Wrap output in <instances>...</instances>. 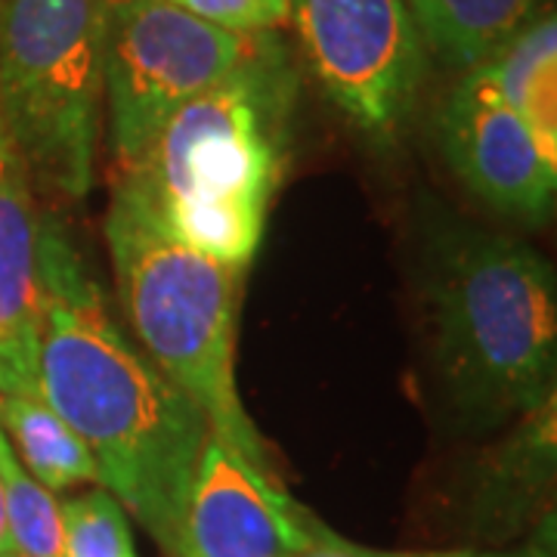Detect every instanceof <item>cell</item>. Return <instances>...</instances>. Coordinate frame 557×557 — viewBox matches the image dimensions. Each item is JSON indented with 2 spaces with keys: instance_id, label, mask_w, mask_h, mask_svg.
Masks as SVG:
<instances>
[{
  "instance_id": "cell-1",
  "label": "cell",
  "mask_w": 557,
  "mask_h": 557,
  "mask_svg": "<svg viewBox=\"0 0 557 557\" xmlns=\"http://www.w3.org/2000/svg\"><path fill=\"white\" fill-rule=\"evenodd\" d=\"M40 399L94 456L100 486L180 557L186 502L211 424L112 319L60 223L40 218Z\"/></svg>"
},
{
  "instance_id": "cell-2",
  "label": "cell",
  "mask_w": 557,
  "mask_h": 557,
  "mask_svg": "<svg viewBox=\"0 0 557 557\" xmlns=\"http://www.w3.org/2000/svg\"><path fill=\"white\" fill-rule=\"evenodd\" d=\"M298 65L276 32L186 102L121 186L171 239L248 270L292 161Z\"/></svg>"
},
{
  "instance_id": "cell-3",
  "label": "cell",
  "mask_w": 557,
  "mask_h": 557,
  "mask_svg": "<svg viewBox=\"0 0 557 557\" xmlns=\"http://www.w3.org/2000/svg\"><path fill=\"white\" fill-rule=\"evenodd\" d=\"M106 242L139 350L199 406L214 437L276 474L236 384L245 270L171 239L121 183L106 214Z\"/></svg>"
},
{
  "instance_id": "cell-4",
  "label": "cell",
  "mask_w": 557,
  "mask_h": 557,
  "mask_svg": "<svg viewBox=\"0 0 557 557\" xmlns=\"http://www.w3.org/2000/svg\"><path fill=\"white\" fill-rule=\"evenodd\" d=\"M431 304L440 369L471 412L523 418L555 399L557 285L539 251L486 233L453 242Z\"/></svg>"
},
{
  "instance_id": "cell-5",
  "label": "cell",
  "mask_w": 557,
  "mask_h": 557,
  "mask_svg": "<svg viewBox=\"0 0 557 557\" xmlns=\"http://www.w3.org/2000/svg\"><path fill=\"white\" fill-rule=\"evenodd\" d=\"M102 0H0V124L38 196L94 189Z\"/></svg>"
},
{
  "instance_id": "cell-6",
  "label": "cell",
  "mask_w": 557,
  "mask_h": 557,
  "mask_svg": "<svg viewBox=\"0 0 557 557\" xmlns=\"http://www.w3.org/2000/svg\"><path fill=\"white\" fill-rule=\"evenodd\" d=\"M255 38L208 25L171 0H102V100L119 174L137 171L161 127L233 72Z\"/></svg>"
},
{
  "instance_id": "cell-7",
  "label": "cell",
  "mask_w": 557,
  "mask_h": 557,
  "mask_svg": "<svg viewBox=\"0 0 557 557\" xmlns=\"http://www.w3.org/2000/svg\"><path fill=\"white\" fill-rule=\"evenodd\" d=\"M300 53L347 121L391 143L424 78V47L406 0H288Z\"/></svg>"
},
{
  "instance_id": "cell-8",
  "label": "cell",
  "mask_w": 557,
  "mask_h": 557,
  "mask_svg": "<svg viewBox=\"0 0 557 557\" xmlns=\"http://www.w3.org/2000/svg\"><path fill=\"white\" fill-rule=\"evenodd\" d=\"M325 523L267 474L208 437L186 502L180 557H288L313 545Z\"/></svg>"
},
{
  "instance_id": "cell-9",
  "label": "cell",
  "mask_w": 557,
  "mask_h": 557,
  "mask_svg": "<svg viewBox=\"0 0 557 557\" xmlns=\"http://www.w3.org/2000/svg\"><path fill=\"white\" fill-rule=\"evenodd\" d=\"M440 134L456 177L493 211L533 223L552 214L557 164L480 69L458 81L440 112Z\"/></svg>"
},
{
  "instance_id": "cell-10",
  "label": "cell",
  "mask_w": 557,
  "mask_h": 557,
  "mask_svg": "<svg viewBox=\"0 0 557 557\" xmlns=\"http://www.w3.org/2000/svg\"><path fill=\"white\" fill-rule=\"evenodd\" d=\"M38 193L0 124V397L40 394Z\"/></svg>"
},
{
  "instance_id": "cell-11",
  "label": "cell",
  "mask_w": 557,
  "mask_h": 557,
  "mask_svg": "<svg viewBox=\"0 0 557 557\" xmlns=\"http://www.w3.org/2000/svg\"><path fill=\"white\" fill-rule=\"evenodd\" d=\"M496 84L502 100L518 112L542 156L557 164V22L539 13L478 65Z\"/></svg>"
},
{
  "instance_id": "cell-12",
  "label": "cell",
  "mask_w": 557,
  "mask_h": 557,
  "mask_svg": "<svg viewBox=\"0 0 557 557\" xmlns=\"http://www.w3.org/2000/svg\"><path fill=\"white\" fill-rule=\"evenodd\" d=\"M542 0H406L421 47L456 69H478L533 20Z\"/></svg>"
},
{
  "instance_id": "cell-13",
  "label": "cell",
  "mask_w": 557,
  "mask_h": 557,
  "mask_svg": "<svg viewBox=\"0 0 557 557\" xmlns=\"http://www.w3.org/2000/svg\"><path fill=\"white\" fill-rule=\"evenodd\" d=\"M0 431L10 440L22 468L50 493L100 483L94 456L40 394L0 397Z\"/></svg>"
},
{
  "instance_id": "cell-14",
  "label": "cell",
  "mask_w": 557,
  "mask_h": 557,
  "mask_svg": "<svg viewBox=\"0 0 557 557\" xmlns=\"http://www.w3.org/2000/svg\"><path fill=\"white\" fill-rule=\"evenodd\" d=\"M0 490L10 545L22 557H65L60 502L32 478L0 431Z\"/></svg>"
},
{
  "instance_id": "cell-15",
  "label": "cell",
  "mask_w": 557,
  "mask_h": 557,
  "mask_svg": "<svg viewBox=\"0 0 557 557\" xmlns=\"http://www.w3.org/2000/svg\"><path fill=\"white\" fill-rule=\"evenodd\" d=\"M65 557H139L127 511L106 490L60 502Z\"/></svg>"
},
{
  "instance_id": "cell-16",
  "label": "cell",
  "mask_w": 557,
  "mask_h": 557,
  "mask_svg": "<svg viewBox=\"0 0 557 557\" xmlns=\"http://www.w3.org/2000/svg\"><path fill=\"white\" fill-rule=\"evenodd\" d=\"M189 16L236 35L278 32L288 25V0H171Z\"/></svg>"
},
{
  "instance_id": "cell-17",
  "label": "cell",
  "mask_w": 557,
  "mask_h": 557,
  "mask_svg": "<svg viewBox=\"0 0 557 557\" xmlns=\"http://www.w3.org/2000/svg\"><path fill=\"white\" fill-rule=\"evenodd\" d=\"M288 557H369V555H366V548H362V545H354V542H347V539L335 536V533L325 527L313 545H307L304 552H298V555H288Z\"/></svg>"
},
{
  "instance_id": "cell-18",
  "label": "cell",
  "mask_w": 557,
  "mask_h": 557,
  "mask_svg": "<svg viewBox=\"0 0 557 557\" xmlns=\"http://www.w3.org/2000/svg\"><path fill=\"white\" fill-rule=\"evenodd\" d=\"M369 557H548L539 545L520 548V552H372L366 548Z\"/></svg>"
},
{
  "instance_id": "cell-19",
  "label": "cell",
  "mask_w": 557,
  "mask_h": 557,
  "mask_svg": "<svg viewBox=\"0 0 557 557\" xmlns=\"http://www.w3.org/2000/svg\"><path fill=\"white\" fill-rule=\"evenodd\" d=\"M13 545H10V530H7V508H3V490H0V557L10 555Z\"/></svg>"
},
{
  "instance_id": "cell-20",
  "label": "cell",
  "mask_w": 557,
  "mask_h": 557,
  "mask_svg": "<svg viewBox=\"0 0 557 557\" xmlns=\"http://www.w3.org/2000/svg\"><path fill=\"white\" fill-rule=\"evenodd\" d=\"M3 557H22V555H16V552H10V555H3Z\"/></svg>"
}]
</instances>
